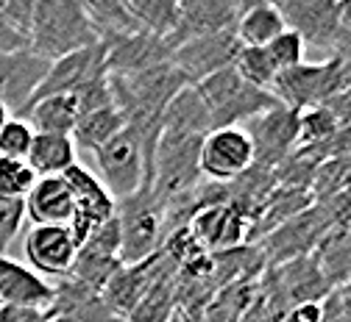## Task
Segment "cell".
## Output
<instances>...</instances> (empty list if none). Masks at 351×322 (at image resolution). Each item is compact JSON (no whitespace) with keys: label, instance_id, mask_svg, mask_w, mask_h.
<instances>
[{"label":"cell","instance_id":"10","mask_svg":"<svg viewBox=\"0 0 351 322\" xmlns=\"http://www.w3.org/2000/svg\"><path fill=\"white\" fill-rule=\"evenodd\" d=\"M109 75L106 72V51H104V42L98 44H90V48H81V51H73L62 59H53L48 64V72L45 78L39 81V86L34 89V95L28 98L25 109L39 100V98H48V95H73L78 92L84 83H90L95 78H104ZM23 109V111H25ZM20 111V114H23Z\"/></svg>","mask_w":351,"mask_h":322},{"label":"cell","instance_id":"22","mask_svg":"<svg viewBox=\"0 0 351 322\" xmlns=\"http://www.w3.org/2000/svg\"><path fill=\"white\" fill-rule=\"evenodd\" d=\"M315 200L310 189L301 187H274L268 192V198L259 203V209L251 217V239H262L265 234H271L274 228L285 225L287 219L298 217L301 211H306Z\"/></svg>","mask_w":351,"mask_h":322},{"label":"cell","instance_id":"11","mask_svg":"<svg viewBox=\"0 0 351 322\" xmlns=\"http://www.w3.org/2000/svg\"><path fill=\"white\" fill-rule=\"evenodd\" d=\"M187 234L204 250L229 253L240 247L245 239H251V217L232 200L204 206L190 217Z\"/></svg>","mask_w":351,"mask_h":322},{"label":"cell","instance_id":"32","mask_svg":"<svg viewBox=\"0 0 351 322\" xmlns=\"http://www.w3.org/2000/svg\"><path fill=\"white\" fill-rule=\"evenodd\" d=\"M340 128V122L335 120V114L326 106H315L298 114V148L306 145H318Z\"/></svg>","mask_w":351,"mask_h":322},{"label":"cell","instance_id":"43","mask_svg":"<svg viewBox=\"0 0 351 322\" xmlns=\"http://www.w3.org/2000/svg\"><path fill=\"white\" fill-rule=\"evenodd\" d=\"M337 20L346 31H351V0H337Z\"/></svg>","mask_w":351,"mask_h":322},{"label":"cell","instance_id":"14","mask_svg":"<svg viewBox=\"0 0 351 322\" xmlns=\"http://www.w3.org/2000/svg\"><path fill=\"white\" fill-rule=\"evenodd\" d=\"M28 267L42 278H67L78 245L67 225H31L23 242Z\"/></svg>","mask_w":351,"mask_h":322},{"label":"cell","instance_id":"27","mask_svg":"<svg viewBox=\"0 0 351 322\" xmlns=\"http://www.w3.org/2000/svg\"><path fill=\"white\" fill-rule=\"evenodd\" d=\"M285 28L287 25H285L282 14L276 12V6L271 3V0H265V3H256V6L245 9L237 17L234 33H237L240 44H248V48H265V44L271 39H276Z\"/></svg>","mask_w":351,"mask_h":322},{"label":"cell","instance_id":"35","mask_svg":"<svg viewBox=\"0 0 351 322\" xmlns=\"http://www.w3.org/2000/svg\"><path fill=\"white\" fill-rule=\"evenodd\" d=\"M25 225V203L0 198V256H6Z\"/></svg>","mask_w":351,"mask_h":322},{"label":"cell","instance_id":"20","mask_svg":"<svg viewBox=\"0 0 351 322\" xmlns=\"http://www.w3.org/2000/svg\"><path fill=\"white\" fill-rule=\"evenodd\" d=\"M25 219L31 225H67L75 217V203L62 175H42L25 195Z\"/></svg>","mask_w":351,"mask_h":322},{"label":"cell","instance_id":"28","mask_svg":"<svg viewBox=\"0 0 351 322\" xmlns=\"http://www.w3.org/2000/svg\"><path fill=\"white\" fill-rule=\"evenodd\" d=\"M134 25L151 36L167 39L179 17V0H120Z\"/></svg>","mask_w":351,"mask_h":322},{"label":"cell","instance_id":"33","mask_svg":"<svg viewBox=\"0 0 351 322\" xmlns=\"http://www.w3.org/2000/svg\"><path fill=\"white\" fill-rule=\"evenodd\" d=\"M265 51H268V56H271L276 72H282V70H290V67L304 64V51H306V44H304V39H301L295 31L285 28L276 39H271V42L265 44Z\"/></svg>","mask_w":351,"mask_h":322},{"label":"cell","instance_id":"44","mask_svg":"<svg viewBox=\"0 0 351 322\" xmlns=\"http://www.w3.org/2000/svg\"><path fill=\"white\" fill-rule=\"evenodd\" d=\"M229 3L234 6V12H237V14H243L245 9H251V6H256V3H265V0H229Z\"/></svg>","mask_w":351,"mask_h":322},{"label":"cell","instance_id":"41","mask_svg":"<svg viewBox=\"0 0 351 322\" xmlns=\"http://www.w3.org/2000/svg\"><path fill=\"white\" fill-rule=\"evenodd\" d=\"M332 56H337V62H340V95H343V92H351V36Z\"/></svg>","mask_w":351,"mask_h":322},{"label":"cell","instance_id":"7","mask_svg":"<svg viewBox=\"0 0 351 322\" xmlns=\"http://www.w3.org/2000/svg\"><path fill=\"white\" fill-rule=\"evenodd\" d=\"M332 231V222L324 211L321 203H313L306 211H301L298 217L287 219L285 225L274 228L271 234L262 237V256H265L268 267H282L293 258L310 256L315 253V247L321 245V239Z\"/></svg>","mask_w":351,"mask_h":322},{"label":"cell","instance_id":"2","mask_svg":"<svg viewBox=\"0 0 351 322\" xmlns=\"http://www.w3.org/2000/svg\"><path fill=\"white\" fill-rule=\"evenodd\" d=\"M95 164L101 172L104 187L112 192V198H128L140 192L143 187L151 189V178H154V161L145 153L143 136L125 125L117 131L106 145H101L95 153Z\"/></svg>","mask_w":351,"mask_h":322},{"label":"cell","instance_id":"1","mask_svg":"<svg viewBox=\"0 0 351 322\" xmlns=\"http://www.w3.org/2000/svg\"><path fill=\"white\" fill-rule=\"evenodd\" d=\"M101 42V31L75 0H36L28 25V51L42 59H62Z\"/></svg>","mask_w":351,"mask_h":322},{"label":"cell","instance_id":"45","mask_svg":"<svg viewBox=\"0 0 351 322\" xmlns=\"http://www.w3.org/2000/svg\"><path fill=\"white\" fill-rule=\"evenodd\" d=\"M9 117H12V111H9V109H6L3 103H0V128H3V122H6Z\"/></svg>","mask_w":351,"mask_h":322},{"label":"cell","instance_id":"23","mask_svg":"<svg viewBox=\"0 0 351 322\" xmlns=\"http://www.w3.org/2000/svg\"><path fill=\"white\" fill-rule=\"evenodd\" d=\"M78 159V148L73 142V136L64 133H34V142L28 150V164L36 172V178L42 175H64Z\"/></svg>","mask_w":351,"mask_h":322},{"label":"cell","instance_id":"18","mask_svg":"<svg viewBox=\"0 0 351 322\" xmlns=\"http://www.w3.org/2000/svg\"><path fill=\"white\" fill-rule=\"evenodd\" d=\"M53 297H56V284L36 275L28 264L12 258L9 253L0 256V303L51 308Z\"/></svg>","mask_w":351,"mask_h":322},{"label":"cell","instance_id":"8","mask_svg":"<svg viewBox=\"0 0 351 322\" xmlns=\"http://www.w3.org/2000/svg\"><path fill=\"white\" fill-rule=\"evenodd\" d=\"M201 175L215 183H232L254 167V145L245 128L226 125L212 128L201 142Z\"/></svg>","mask_w":351,"mask_h":322},{"label":"cell","instance_id":"37","mask_svg":"<svg viewBox=\"0 0 351 322\" xmlns=\"http://www.w3.org/2000/svg\"><path fill=\"white\" fill-rule=\"evenodd\" d=\"M321 322H351V284L329 289L321 306Z\"/></svg>","mask_w":351,"mask_h":322},{"label":"cell","instance_id":"5","mask_svg":"<svg viewBox=\"0 0 351 322\" xmlns=\"http://www.w3.org/2000/svg\"><path fill=\"white\" fill-rule=\"evenodd\" d=\"M271 95L293 109V111H306L315 106H326L335 95H340V62L337 56H329L326 62L318 64H298L290 70L276 72L271 83Z\"/></svg>","mask_w":351,"mask_h":322},{"label":"cell","instance_id":"46","mask_svg":"<svg viewBox=\"0 0 351 322\" xmlns=\"http://www.w3.org/2000/svg\"><path fill=\"white\" fill-rule=\"evenodd\" d=\"M48 322H75V319H70V317H62V314H51V319Z\"/></svg>","mask_w":351,"mask_h":322},{"label":"cell","instance_id":"12","mask_svg":"<svg viewBox=\"0 0 351 322\" xmlns=\"http://www.w3.org/2000/svg\"><path fill=\"white\" fill-rule=\"evenodd\" d=\"M237 51H240V39H237L234 28H229V31H217L209 36L190 39V42L179 44V48H173L170 62L184 75V81L190 86H195L204 78L232 67Z\"/></svg>","mask_w":351,"mask_h":322},{"label":"cell","instance_id":"13","mask_svg":"<svg viewBox=\"0 0 351 322\" xmlns=\"http://www.w3.org/2000/svg\"><path fill=\"white\" fill-rule=\"evenodd\" d=\"M104 51H106V72L109 75H128L140 72L173 59V48L167 39L151 36L145 31H128V33H104Z\"/></svg>","mask_w":351,"mask_h":322},{"label":"cell","instance_id":"6","mask_svg":"<svg viewBox=\"0 0 351 322\" xmlns=\"http://www.w3.org/2000/svg\"><path fill=\"white\" fill-rule=\"evenodd\" d=\"M285 25L295 31L304 44L329 51V56L351 36L337 20V0H271Z\"/></svg>","mask_w":351,"mask_h":322},{"label":"cell","instance_id":"4","mask_svg":"<svg viewBox=\"0 0 351 322\" xmlns=\"http://www.w3.org/2000/svg\"><path fill=\"white\" fill-rule=\"evenodd\" d=\"M114 217L120 225V261L137 264L151 258L165 237V225H167L165 203L148 187H143L140 192L120 200Z\"/></svg>","mask_w":351,"mask_h":322},{"label":"cell","instance_id":"42","mask_svg":"<svg viewBox=\"0 0 351 322\" xmlns=\"http://www.w3.org/2000/svg\"><path fill=\"white\" fill-rule=\"evenodd\" d=\"M326 109L335 114V120H337L340 125H351V92L335 95V98L326 103Z\"/></svg>","mask_w":351,"mask_h":322},{"label":"cell","instance_id":"19","mask_svg":"<svg viewBox=\"0 0 351 322\" xmlns=\"http://www.w3.org/2000/svg\"><path fill=\"white\" fill-rule=\"evenodd\" d=\"M159 264H162V256L159 253H154L151 258L137 261V264H123L112 275V278L106 281V286L101 289L104 303L114 314H120L123 319H128V314L134 311V306L143 300V295L148 292L151 281L156 278Z\"/></svg>","mask_w":351,"mask_h":322},{"label":"cell","instance_id":"34","mask_svg":"<svg viewBox=\"0 0 351 322\" xmlns=\"http://www.w3.org/2000/svg\"><path fill=\"white\" fill-rule=\"evenodd\" d=\"M34 142V128L23 117H9L0 128V156L6 159H28Z\"/></svg>","mask_w":351,"mask_h":322},{"label":"cell","instance_id":"38","mask_svg":"<svg viewBox=\"0 0 351 322\" xmlns=\"http://www.w3.org/2000/svg\"><path fill=\"white\" fill-rule=\"evenodd\" d=\"M34 3H36V0H0V14H3L17 31H23V33L28 36Z\"/></svg>","mask_w":351,"mask_h":322},{"label":"cell","instance_id":"29","mask_svg":"<svg viewBox=\"0 0 351 322\" xmlns=\"http://www.w3.org/2000/svg\"><path fill=\"white\" fill-rule=\"evenodd\" d=\"M232 70L251 86L256 89H268L271 92V83L276 78V67L268 56L265 48H248V44H240V51L232 62Z\"/></svg>","mask_w":351,"mask_h":322},{"label":"cell","instance_id":"36","mask_svg":"<svg viewBox=\"0 0 351 322\" xmlns=\"http://www.w3.org/2000/svg\"><path fill=\"white\" fill-rule=\"evenodd\" d=\"M75 95V103H78V117L90 114V111H98L104 106H112V86H109V75L104 78H95L90 83H84L78 92H73Z\"/></svg>","mask_w":351,"mask_h":322},{"label":"cell","instance_id":"24","mask_svg":"<svg viewBox=\"0 0 351 322\" xmlns=\"http://www.w3.org/2000/svg\"><path fill=\"white\" fill-rule=\"evenodd\" d=\"M34 133H64L70 136L78 122V103L75 95H48L34 100L23 114Z\"/></svg>","mask_w":351,"mask_h":322},{"label":"cell","instance_id":"26","mask_svg":"<svg viewBox=\"0 0 351 322\" xmlns=\"http://www.w3.org/2000/svg\"><path fill=\"white\" fill-rule=\"evenodd\" d=\"M125 128V117L120 114V109L112 103V106H104L98 111H90L78 117L75 128H73V142L78 150H86V153H95L101 145H106L117 131Z\"/></svg>","mask_w":351,"mask_h":322},{"label":"cell","instance_id":"16","mask_svg":"<svg viewBox=\"0 0 351 322\" xmlns=\"http://www.w3.org/2000/svg\"><path fill=\"white\" fill-rule=\"evenodd\" d=\"M237 12L229 0H179V17H176V28L167 36L170 48L209 36L217 31H229L237 25Z\"/></svg>","mask_w":351,"mask_h":322},{"label":"cell","instance_id":"17","mask_svg":"<svg viewBox=\"0 0 351 322\" xmlns=\"http://www.w3.org/2000/svg\"><path fill=\"white\" fill-rule=\"evenodd\" d=\"M276 269L279 272L274 278V284H276L274 297H282L285 311H290L295 306H304V303H321L332 289L329 281L324 278L315 253L293 258V261H287Z\"/></svg>","mask_w":351,"mask_h":322},{"label":"cell","instance_id":"9","mask_svg":"<svg viewBox=\"0 0 351 322\" xmlns=\"http://www.w3.org/2000/svg\"><path fill=\"white\" fill-rule=\"evenodd\" d=\"M248 136L254 145V167L274 172L298 148V111L276 103L248 120Z\"/></svg>","mask_w":351,"mask_h":322},{"label":"cell","instance_id":"25","mask_svg":"<svg viewBox=\"0 0 351 322\" xmlns=\"http://www.w3.org/2000/svg\"><path fill=\"white\" fill-rule=\"evenodd\" d=\"M162 131L195 133V136H206L212 131L209 111H206L201 95L195 92V86H184L179 95L170 100V106L165 109V117H162Z\"/></svg>","mask_w":351,"mask_h":322},{"label":"cell","instance_id":"30","mask_svg":"<svg viewBox=\"0 0 351 322\" xmlns=\"http://www.w3.org/2000/svg\"><path fill=\"white\" fill-rule=\"evenodd\" d=\"M75 3L86 12V17L93 20V25L104 33H128V31H140L134 20L128 17L120 0H75Z\"/></svg>","mask_w":351,"mask_h":322},{"label":"cell","instance_id":"39","mask_svg":"<svg viewBox=\"0 0 351 322\" xmlns=\"http://www.w3.org/2000/svg\"><path fill=\"white\" fill-rule=\"evenodd\" d=\"M51 308H31V306H6L0 303V322H48Z\"/></svg>","mask_w":351,"mask_h":322},{"label":"cell","instance_id":"21","mask_svg":"<svg viewBox=\"0 0 351 322\" xmlns=\"http://www.w3.org/2000/svg\"><path fill=\"white\" fill-rule=\"evenodd\" d=\"M62 178L67 180V187H70V195H73L78 217H84L86 222H93L95 228L114 217L117 200L112 198V192L104 187V180L93 170H86L84 164H73Z\"/></svg>","mask_w":351,"mask_h":322},{"label":"cell","instance_id":"31","mask_svg":"<svg viewBox=\"0 0 351 322\" xmlns=\"http://www.w3.org/2000/svg\"><path fill=\"white\" fill-rule=\"evenodd\" d=\"M36 183V172L25 159H6L0 156V198L25 200L31 187Z\"/></svg>","mask_w":351,"mask_h":322},{"label":"cell","instance_id":"15","mask_svg":"<svg viewBox=\"0 0 351 322\" xmlns=\"http://www.w3.org/2000/svg\"><path fill=\"white\" fill-rule=\"evenodd\" d=\"M48 59L36 53L14 51V53H0V103L12 114H20L34 95V89L48 72Z\"/></svg>","mask_w":351,"mask_h":322},{"label":"cell","instance_id":"3","mask_svg":"<svg viewBox=\"0 0 351 322\" xmlns=\"http://www.w3.org/2000/svg\"><path fill=\"white\" fill-rule=\"evenodd\" d=\"M195 92L201 95V100L209 111L212 128L237 125L240 120H251L279 103L268 89H256L251 83H245L232 67L195 83Z\"/></svg>","mask_w":351,"mask_h":322},{"label":"cell","instance_id":"40","mask_svg":"<svg viewBox=\"0 0 351 322\" xmlns=\"http://www.w3.org/2000/svg\"><path fill=\"white\" fill-rule=\"evenodd\" d=\"M25 48H28V36L23 31H17L0 14V53H14V51H25Z\"/></svg>","mask_w":351,"mask_h":322}]
</instances>
